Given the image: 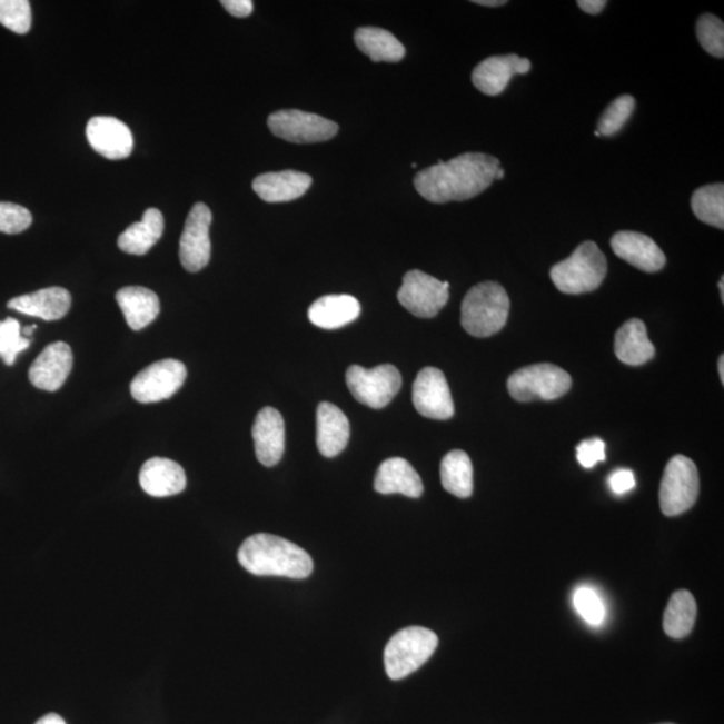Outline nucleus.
<instances>
[{"mask_svg":"<svg viewBox=\"0 0 724 724\" xmlns=\"http://www.w3.org/2000/svg\"><path fill=\"white\" fill-rule=\"evenodd\" d=\"M577 460L584 468H593L598 462H604L605 443L598 438L584 440L577 447Z\"/></svg>","mask_w":724,"mask_h":724,"instance_id":"38","label":"nucleus"},{"mask_svg":"<svg viewBox=\"0 0 724 724\" xmlns=\"http://www.w3.org/2000/svg\"><path fill=\"white\" fill-rule=\"evenodd\" d=\"M221 6H224L231 16L237 18L249 17L254 10V3L251 0H224Z\"/></svg>","mask_w":724,"mask_h":724,"instance_id":"40","label":"nucleus"},{"mask_svg":"<svg viewBox=\"0 0 724 724\" xmlns=\"http://www.w3.org/2000/svg\"><path fill=\"white\" fill-rule=\"evenodd\" d=\"M358 50L374 62H400L406 48L389 31L378 28H360L355 32Z\"/></svg>","mask_w":724,"mask_h":724,"instance_id":"28","label":"nucleus"},{"mask_svg":"<svg viewBox=\"0 0 724 724\" xmlns=\"http://www.w3.org/2000/svg\"><path fill=\"white\" fill-rule=\"evenodd\" d=\"M663 724H674V723H663Z\"/></svg>","mask_w":724,"mask_h":724,"instance_id":"48","label":"nucleus"},{"mask_svg":"<svg viewBox=\"0 0 724 724\" xmlns=\"http://www.w3.org/2000/svg\"><path fill=\"white\" fill-rule=\"evenodd\" d=\"M609 486L617 495L629 493L636 486L635 474L631 469H617L611 475Z\"/></svg>","mask_w":724,"mask_h":724,"instance_id":"39","label":"nucleus"},{"mask_svg":"<svg viewBox=\"0 0 724 724\" xmlns=\"http://www.w3.org/2000/svg\"><path fill=\"white\" fill-rule=\"evenodd\" d=\"M310 186V176L298 171L264 173L252 182L254 191L267 204H285L301 198Z\"/></svg>","mask_w":724,"mask_h":724,"instance_id":"22","label":"nucleus"},{"mask_svg":"<svg viewBox=\"0 0 724 724\" xmlns=\"http://www.w3.org/2000/svg\"><path fill=\"white\" fill-rule=\"evenodd\" d=\"M239 564L256 576H277L292 579L308 578L313 559L303 547L272 534L260 533L241 544Z\"/></svg>","mask_w":724,"mask_h":724,"instance_id":"2","label":"nucleus"},{"mask_svg":"<svg viewBox=\"0 0 724 724\" xmlns=\"http://www.w3.org/2000/svg\"><path fill=\"white\" fill-rule=\"evenodd\" d=\"M28 208L14 204H0V232L21 234L31 226Z\"/></svg>","mask_w":724,"mask_h":724,"instance_id":"37","label":"nucleus"},{"mask_svg":"<svg viewBox=\"0 0 724 724\" xmlns=\"http://www.w3.org/2000/svg\"><path fill=\"white\" fill-rule=\"evenodd\" d=\"M87 137L91 148L109 160L127 159L132 153V132L115 117H93L88 122Z\"/></svg>","mask_w":724,"mask_h":724,"instance_id":"14","label":"nucleus"},{"mask_svg":"<svg viewBox=\"0 0 724 724\" xmlns=\"http://www.w3.org/2000/svg\"><path fill=\"white\" fill-rule=\"evenodd\" d=\"M212 212L205 204H197L188 214L180 238L179 256L189 272L204 270L211 259L210 227Z\"/></svg>","mask_w":724,"mask_h":724,"instance_id":"12","label":"nucleus"},{"mask_svg":"<svg viewBox=\"0 0 724 724\" xmlns=\"http://www.w3.org/2000/svg\"><path fill=\"white\" fill-rule=\"evenodd\" d=\"M573 604L576 606L578 615L591 625L603 624L606 609L603 598L591 586H582L574 592Z\"/></svg>","mask_w":724,"mask_h":724,"instance_id":"36","label":"nucleus"},{"mask_svg":"<svg viewBox=\"0 0 724 724\" xmlns=\"http://www.w3.org/2000/svg\"><path fill=\"white\" fill-rule=\"evenodd\" d=\"M31 338L21 336V324L16 318L9 317L0 321V357L6 365L12 367L19 354L28 349Z\"/></svg>","mask_w":724,"mask_h":724,"instance_id":"33","label":"nucleus"},{"mask_svg":"<svg viewBox=\"0 0 724 724\" xmlns=\"http://www.w3.org/2000/svg\"><path fill=\"white\" fill-rule=\"evenodd\" d=\"M267 123L274 136L296 143L328 141L338 132L335 121L295 109L272 113Z\"/></svg>","mask_w":724,"mask_h":724,"instance_id":"11","label":"nucleus"},{"mask_svg":"<svg viewBox=\"0 0 724 724\" xmlns=\"http://www.w3.org/2000/svg\"><path fill=\"white\" fill-rule=\"evenodd\" d=\"M695 217L708 226L724 228V186L716 185L697 188L691 199Z\"/></svg>","mask_w":724,"mask_h":724,"instance_id":"31","label":"nucleus"},{"mask_svg":"<svg viewBox=\"0 0 724 724\" xmlns=\"http://www.w3.org/2000/svg\"><path fill=\"white\" fill-rule=\"evenodd\" d=\"M187 378L186 365L168 358L156 361L140 371L130 384V394L141 404L159 403L171 399L182 387Z\"/></svg>","mask_w":724,"mask_h":724,"instance_id":"9","label":"nucleus"},{"mask_svg":"<svg viewBox=\"0 0 724 724\" xmlns=\"http://www.w3.org/2000/svg\"><path fill=\"white\" fill-rule=\"evenodd\" d=\"M36 329H37L36 325L28 326V328H26L23 330L24 336L28 337V338H31V335H32V333H34Z\"/></svg>","mask_w":724,"mask_h":724,"instance_id":"45","label":"nucleus"},{"mask_svg":"<svg viewBox=\"0 0 724 724\" xmlns=\"http://www.w3.org/2000/svg\"><path fill=\"white\" fill-rule=\"evenodd\" d=\"M696 36L702 48L715 58L724 57V24L713 14H703L697 19Z\"/></svg>","mask_w":724,"mask_h":724,"instance_id":"34","label":"nucleus"},{"mask_svg":"<svg viewBox=\"0 0 724 724\" xmlns=\"http://www.w3.org/2000/svg\"><path fill=\"white\" fill-rule=\"evenodd\" d=\"M530 69L532 62L517 54L490 57L474 69L473 83L483 95L498 96L514 76L527 75Z\"/></svg>","mask_w":724,"mask_h":724,"instance_id":"17","label":"nucleus"},{"mask_svg":"<svg viewBox=\"0 0 724 724\" xmlns=\"http://www.w3.org/2000/svg\"><path fill=\"white\" fill-rule=\"evenodd\" d=\"M130 329L141 330L151 325L160 313V299L156 292L140 286L123 287L116 295Z\"/></svg>","mask_w":724,"mask_h":724,"instance_id":"24","label":"nucleus"},{"mask_svg":"<svg viewBox=\"0 0 724 724\" xmlns=\"http://www.w3.org/2000/svg\"><path fill=\"white\" fill-rule=\"evenodd\" d=\"M257 458L266 467L278 465L285 453V421L279 410L266 407L257 416L252 427Z\"/></svg>","mask_w":724,"mask_h":724,"instance_id":"18","label":"nucleus"},{"mask_svg":"<svg viewBox=\"0 0 724 724\" xmlns=\"http://www.w3.org/2000/svg\"><path fill=\"white\" fill-rule=\"evenodd\" d=\"M572 377L553 364H536L522 368L508 378L507 389L514 400H556L567 394Z\"/></svg>","mask_w":724,"mask_h":724,"instance_id":"6","label":"nucleus"},{"mask_svg":"<svg viewBox=\"0 0 724 724\" xmlns=\"http://www.w3.org/2000/svg\"><path fill=\"white\" fill-rule=\"evenodd\" d=\"M73 369V351L67 343L50 344L32 363L29 378L36 388L56 393Z\"/></svg>","mask_w":724,"mask_h":724,"instance_id":"15","label":"nucleus"},{"mask_svg":"<svg viewBox=\"0 0 724 724\" xmlns=\"http://www.w3.org/2000/svg\"><path fill=\"white\" fill-rule=\"evenodd\" d=\"M608 272V260L595 241H584L563 262L554 265L551 278L557 289L565 295H585L595 291L604 282Z\"/></svg>","mask_w":724,"mask_h":724,"instance_id":"4","label":"nucleus"},{"mask_svg":"<svg viewBox=\"0 0 724 724\" xmlns=\"http://www.w3.org/2000/svg\"><path fill=\"white\" fill-rule=\"evenodd\" d=\"M442 485L458 498L472 497L474 490V469L472 459L465 452L455 449L448 453L440 465Z\"/></svg>","mask_w":724,"mask_h":724,"instance_id":"29","label":"nucleus"},{"mask_svg":"<svg viewBox=\"0 0 724 724\" xmlns=\"http://www.w3.org/2000/svg\"><path fill=\"white\" fill-rule=\"evenodd\" d=\"M611 246L618 258L645 272L661 271L667 262L661 247L648 235L619 231L613 235Z\"/></svg>","mask_w":724,"mask_h":724,"instance_id":"16","label":"nucleus"},{"mask_svg":"<svg viewBox=\"0 0 724 724\" xmlns=\"http://www.w3.org/2000/svg\"><path fill=\"white\" fill-rule=\"evenodd\" d=\"M700 495V473L687 456L676 455L664 469L661 486V507L667 517L690 510Z\"/></svg>","mask_w":724,"mask_h":724,"instance_id":"7","label":"nucleus"},{"mask_svg":"<svg viewBox=\"0 0 724 724\" xmlns=\"http://www.w3.org/2000/svg\"><path fill=\"white\" fill-rule=\"evenodd\" d=\"M475 4L486 6V8H499V6H505L506 0H475Z\"/></svg>","mask_w":724,"mask_h":724,"instance_id":"43","label":"nucleus"},{"mask_svg":"<svg viewBox=\"0 0 724 724\" xmlns=\"http://www.w3.org/2000/svg\"><path fill=\"white\" fill-rule=\"evenodd\" d=\"M510 313V298L504 286L483 282L463 299L460 323L468 335L486 338L504 329Z\"/></svg>","mask_w":724,"mask_h":724,"instance_id":"3","label":"nucleus"},{"mask_svg":"<svg viewBox=\"0 0 724 724\" xmlns=\"http://www.w3.org/2000/svg\"><path fill=\"white\" fill-rule=\"evenodd\" d=\"M31 6L28 0H0V24L17 34H28L31 29Z\"/></svg>","mask_w":724,"mask_h":724,"instance_id":"35","label":"nucleus"},{"mask_svg":"<svg viewBox=\"0 0 724 724\" xmlns=\"http://www.w3.org/2000/svg\"><path fill=\"white\" fill-rule=\"evenodd\" d=\"M413 401L417 413L427 419L447 420L455 414L447 378L436 368L419 371L414 383Z\"/></svg>","mask_w":724,"mask_h":724,"instance_id":"13","label":"nucleus"},{"mask_svg":"<svg viewBox=\"0 0 724 724\" xmlns=\"http://www.w3.org/2000/svg\"><path fill=\"white\" fill-rule=\"evenodd\" d=\"M165 232V217L158 208H148L142 220L128 227L120 235V250L132 256H146L158 244Z\"/></svg>","mask_w":724,"mask_h":724,"instance_id":"27","label":"nucleus"},{"mask_svg":"<svg viewBox=\"0 0 724 724\" xmlns=\"http://www.w3.org/2000/svg\"><path fill=\"white\" fill-rule=\"evenodd\" d=\"M500 161L486 153H463L423 169L415 178L416 191L430 204L465 201L490 187Z\"/></svg>","mask_w":724,"mask_h":724,"instance_id":"1","label":"nucleus"},{"mask_svg":"<svg viewBox=\"0 0 724 724\" xmlns=\"http://www.w3.org/2000/svg\"><path fill=\"white\" fill-rule=\"evenodd\" d=\"M350 424L343 410L330 403L317 408V447L325 458H335L348 446Z\"/></svg>","mask_w":724,"mask_h":724,"instance_id":"20","label":"nucleus"},{"mask_svg":"<svg viewBox=\"0 0 724 724\" xmlns=\"http://www.w3.org/2000/svg\"><path fill=\"white\" fill-rule=\"evenodd\" d=\"M577 4L586 14L597 16L606 8L608 2H605V0H579Z\"/></svg>","mask_w":724,"mask_h":724,"instance_id":"41","label":"nucleus"},{"mask_svg":"<svg viewBox=\"0 0 724 724\" xmlns=\"http://www.w3.org/2000/svg\"><path fill=\"white\" fill-rule=\"evenodd\" d=\"M723 280H724V277L721 278V282H720L722 301H724V284H723Z\"/></svg>","mask_w":724,"mask_h":724,"instance_id":"47","label":"nucleus"},{"mask_svg":"<svg viewBox=\"0 0 724 724\" xmlns=\"http://www.w3.org/2000/svg\"><path fill=\"white\" fill-rule=\"evenodd\" d=\"M8 306L26 316L42 318L44 321H57L68 315L71 296L62 287H49L31 295L12 298Z\"/></svg>","mask_w":724,"mask_h":724,"instance_id":"21","label":"nucleus"},{"mask_svg":"<svg viewBox=\"0 0 724 724\" xmlns=\"http://www.w3.org/2000/svg\"><path fill=\"white\" fill-rule=\"evenodd\" d=\"M36 724H67V722L60 715L48 714L42 716Z\"/></svg>","mask_w":724,"mask_h":724,"instance_id":"42","label":"nucleus"},{"mask_svg":"<svg viewBox=\"0 0 724 724\" xmlns=\"http://www.w3.org/2000/svg\"><path fill=\"white\" fill-rule=\"evenodd\" d=\"M696 602L688 591H677L671 596L664 612L663 628L672 638H684L694 629Z\"/></svg>","mask_w":724,"mask_h":724,"instance_id":"30","label":"nucleus"},{"mask_svg":"<svg viewBox=\"0 0 724 724\" xmlns=\"http://www.w3.org/2000/svg\"><path fill=\"white\" fill-rule=\"evenodd\" d=\"M361 313V305L355 297L348 295L325 296L309 308L308 316L313 325L318 328L333 330L340 329L356 321Z\"/></svg>","mask_w":724,"mask_h":724,"instance_id":"25","label":"nucleus"},{"mask_svg":"<svg viewBox=\"0 0 724 724\" xmlns=\"http://www.w3.org/2000/svg\"><path fill=\"white\" fill-rule=\"evenodd\" d=\"M377 493L403 494L408 498H420L424 492L420 475L403 458H390L381 463L375 478Z\"/></svg>","mask_w":724,"mask_h":724,"instance_id":"23","label":"nucleus"},{"mask_svg":"<svg viewBox=\"0 0 724 724\" xmlns=\"http://www.w3.org/2000/svg\"><path fill=\"white\" fill-rule=\"evenodd\" d=\"M435 632L423 626H409L390 638L384 651V664L393 681H400L419 670L438 648Z\"/></svg>","mask_w":724,"mask_h":724,"instance_id":"5","label":"nucleus"},{"mask_svg":"<svg viewBox=\"0 0 724 724\" xmlns=\"http://www.w3.org/2000/svg\"><path fill=\"white\" fill-rule=\"evenodd\" d=\"M615 351L619 361L632 367H638L654 358V344L649 341L647 328L641 319L632 318L617 330Z\"/></svg>","mask_w":724,"mask_h":724,"instance_id":"26","label":"nucleus"},{"mask_svg":"<svg viewBox=\"0 0 724 724\" xmlns=\"http://www.w3.org/2000/svg\"><path fill=\"white\" fill-rule=\"evenodd\" d=\"M347 384L358 403L374 409H381L399 394L403 378L399 369L390 364L378 365L374 369L354 365L347 371Z\"/></svg>","mask_w":724,"mask_h":724,"instance_id":"8","label":"nucleus"},{"mask_svg":"<svg viewBox=\"0 0 724 724\" xmlns=\"http://www.w3.org/2000/svg\"><path fill=\"white\" fill-rule=\"evenodd\" d=\"M140 485L151 497H172L185 490L187 476L179 463L166 458H152L141 467Z\"/></svg>","mask_w":724,"mask_h":724,"instance_id":"19","label":"nucleus"},{"mask_svg":"<svg viewBox=\"0 0 724 724\" xmlns=\"http://www.w3.org/2000/svg\"><path fill=\"white\" fill-rule=\"evenodd\" d=\"M636 108V100L629 95L617 97V99L609 103V107L604 110L598 120L597 132L599 136H613L623 129L626 121L634 115Z\"/></svg>","mask_w":724,"mask_h":724,"instance_id":"32","label":"nucleus"},{"mask_svg":"<svg viewBox=\"0 0 724 724\" xmlns=\"http://www.w3.org/2000/svg\"><path fill=\"white\" fill-rule=\"evenodd\" d=\"M504 178H505V169H504V168H499V169H498V172H497V176H495V179H497V180H502V179H504Z\"/></svg>","mask_w":724,"mask_h":724,"instance_id":"46","label":"nucleus"},{"mask_svg":"<svg viewBox=\"0 0 724 724\" xmlns=\"http://www.w3.org/2000/svg\"><path fill=\"white\" fill-rule=\"evenodd\" d=\"M399 303L414 316L433 318L445 308L449 299V284L413 270L403 278V285L397 292Z\"/></svg>","mask_w":724,"mask_h":724,"instance_id":"10","label":"nucleus"},{"mask_svg":"<svg viewBox=\"0 0 724 724\" xmlns=\"http://www.w3.org/2000/svg\"><path fill=\"white\" fill-rule=\"evenodd\" d=\"M717 370H720V376L722 384H724V357L721 356L720 363H717Z\"/></svg>","mask_w":724,"mask_h":724,"instance_id":"44","label":"nucleus"}]
</instances>
